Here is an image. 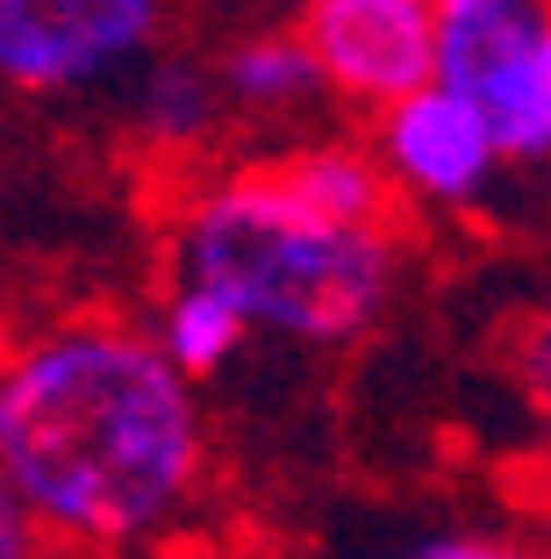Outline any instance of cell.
Instances as JSON below:
<instances>
[{"instance_id":"6","label":"cell","mask_w":551,"mask_h":559,"mask_svg":"<svg viewBox=\"0 0 551 559\" xmlns=\"http://www.w3.org/2000/svg\"><path fill=\"white\" fill-rule=\"evenodd\" d=\"M373 151L394 173V187H408L422 201H472L494 180V165L508 158L494 122L466 94H452V86H422V94L394 100L380 116Z\"/></svg>"},{"instance_id":"7","label":"cell","mask_w":551,"mask_h":559,"mask_svg":"<svg viewBox=\"0 0 551 559\" xmlns=\"http://www.w3.org/2000/svg\"><path fill=\"white\" fill-rule=\"evenodd\" d=\"M273 165L315 215H330V223H344V230H387L394 173L380 165V151L323 136V144H301V151H287V158H273Z\"/></svg>"},{"instance_id":"8","label":"cell","mask_w":551,"mask_h":559,"mask_svg":"<svg viewBox=\"0 0 551 559\" xmlns=\"http://www.w3.org/2000/svg\"><path fill=\"white\" fill-rule=\"evenodd\" d=\"M223 94L243 116H294L315 94H330V80L315 66V50L301 44V29L294 36H243L223 58Z\"/></svg>"},{"instance_id":"10","label":"cell","mask_w":551,"mask_h":559,"mask_svg":"<svg viewBox=\"0 0 551 559\" xmlns=\"http://www.w3.org/2000/svg\"><path fill=\"white\" fill-rule=\"evenodd\" d=\"M229 94H223V72L194 66V58H158L136 86V136L158 151H194L201 136L223 122Z\"/></svg>"},{"instance_id":"14","label":"cell","mask_w":551,"mask_h":559,"mask_svg":"<svg viewBox=\"0 0 551 559\" xmlns=\"http://www.w3.org/2000/svg\"><path fill=\"white\" fill-rule=\"evenodd\" d=\"M544 116H551V22H544Z\"/></svg>"},{"instance_id":"13","label":"cell","mask_w":551,"mask_h":559,"mask_svg":"<svg viewBox=\"0 0 551 559\" xmlns=\"http://www.w3.org/2000/svg\"><path fill=\"white\" fill-rule=\"evenodd\" d=\"M29 524L36 516L22 510V495L8 488V474H0V559H29Z\"/></svg>"},{"instance_id":"9","label":"cell","mask_w":551,"mask_h":559,"mask_svg":"<svg viewBox=\"0 0 551 559\" xmlns=\"http://www.w3.org/2000/svg\"><path fill=\"white\" fill-rule=\"evenodd\" d=\"M158 352L179 366L187 380L215 373V366L237 359V345L251 337V323H243V309L223 295V287H208V280H172L158 301Z\"/></svg>"},{"instance_id":"5","label":"cell","mask_w":551,"mask_h":559,"mask_svg":"<svg viewBox=\"0 0 551 559\" xmlns=\"http://www.w3.org/2000/svg\"><path fill=\"white\" fill-rule=\"evenodd\" d=\"M158 0H0V86L72 94L151 44Z\"/></svg>"},{"instance_id":"3","label":"cell","mask_w":551,"mask_h":559,"mask_svg":"<svg viewBox=\"0 0 551 559\" xmlns=\"http://www.w3.org/2000/svg\"><path fill=\"white\" fill-rule=\"evenodd\" d=\"M544 0H438V86L466 94L508 158H551Z\"/></svg>"},{"instance_id":"11","label":"cell","mask_w":551,"mask_h":559,"mask_svg":"<svg viewBox=\"0 0 551 559\" xmlns=\"http://www.w3.org/2000/svg\"><path fill=\"white\" fill-rule=\"evenodd\" d=\"M523 388L537 395V409H551V309L523 330Z\"/></svg>"},{"instance_id":"2","label":"cell","mask_w":551,"mask_h":559,"mask_svg":"<svg viewBox=\"0 0 551 559\" xmlns=\"http://www.w3.org/2000/svg\"><path fill=\"white\" fill-rule=\"evenodd\" d=\"M172 280H208L251 330L301 345H344L394 295V237L344 230L279 180V165H243L179 209Z\"/></svg>"},{"instance_id":"4","label":"cell","mask_w":551,"mask_h":559,"mask_svg":"<svg viewBox=\"0 0 551 559\" xmlns=\"http://www.w3.org/2000/svg\"><path fill=\"white\" fill-rule=\"evenodd\" d=\"M301 44L330 94L387 116L394 100L438 86V0H309Z\"/></svg>"},{"instance_id":"1","label":"cell","mask_w":551,"mask_h":559,"mask_svg":"<svg viewBox=\"0 0 551 559\" xmlns=\"http://www.w3.org/2000/svg\"><path fill=\"white\" fill-rule=\"evenodd\" d=\"M0 474L72 538H144L201 480L194 380L130 323H58L0 359Z\"/></svg>"},{"instance_id":"12","label":"cell","mask_w":551,"mask_h":559,"mask_svg":"<svg viewBox=\"0 0 551 559\" xmlns=\"http://www.w3.org/2000/svg\"><path fill=\"white\" fill-rule=\"evenodd\" d=\"M416 559H544V552H523V545H502V538H430Z\"/></svg>"}]
</instances>
